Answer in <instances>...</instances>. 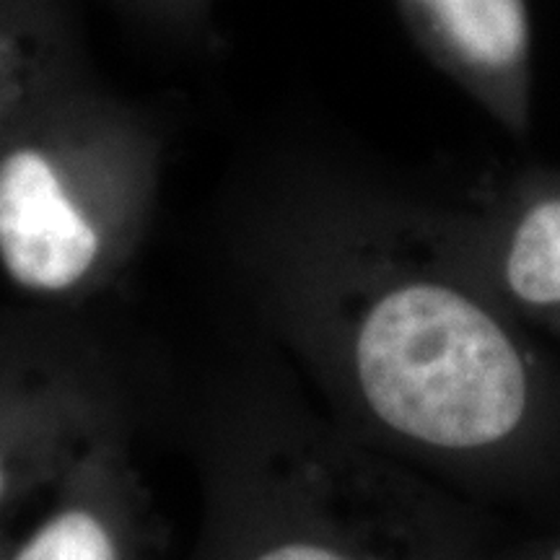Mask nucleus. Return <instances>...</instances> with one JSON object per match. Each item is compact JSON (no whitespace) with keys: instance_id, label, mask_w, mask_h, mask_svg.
I'll return each mask as SVG.
<instances>
[{"instance_id":"obj_8","label":"nucleus","mask_w":560,"mask_h":560,"mask_svg":"<svg viewBox=\"0 0 560 560\" xmlns=\"http://www.w3.org/2000/svg\"><path fill=\"white\" fill-rule=\"evenodd\" d=\"M257 560H353L342 552L325 548V545L317 542H285L278 545V548H270L262 552Z\"/></svg>"},{"instance_id":"obj_5","label":"nucleus","mask_w":560,"mask_h":560,"mask_svg":"<svg viewBox=\"0 0 560 560\" xmlns=\"http://www.w3.org/2000/svg\"><path fill=\"white\" fill-rule=\"evenodd\" d=\"M506 280L532 306H560V198L542 200L520 221L506 255Z\"/></svg>"},{"instance_id":"obj_6","label":"nucleus","mask_w":560,"mask_h":560,"mask_svg":"<svg viewBox=\"0 0 560 560\" xmlns=\"http://www.w3.org/2000/svg\"><path fill=\"white\" fill-rule=\"evenodd\" d=\"M140 32L187 47L213 45L215 0H107Z\"/></svg>"},{"instance_id":"obj_9","label":"nucleus","mask_w":560,"mask_h":560,"mask_svg":"<svg viewBox=\"0 0 560 560\" xmlns=\"http://www.w3.org/2000/svg\"><path fill=\"white\" fill-rule=\"evenodd\" d=\"M3 486H5V475H3V467H0V493H3Z\"/></svg>"},{"instance_id":"obj_7","label":"nucleus","mask_w":560,"mask_h":560,"mask_svg":"<svg viewBox=\"0 0 560 560\" xmlns=\"http://www.w3.org/2000/svg\"><path fill=\"white\" fill-rule=\"evenodd\" d=\"M16 560H117V550L100 516L70 509L47 522Z\"/></svg>"},{"instance_id":"obj_10","label":"nucleus","mask_w":560,"mask_h":560,"mask_svg":"<svg viewBox=\"0 0 560 560\" xmlns=\"http://www.w3.org/2000/svg\"><path fill=\"white\" fill-rule=\"evenodd\" d=\"M548 560H560V548H556V550H552L550 552V558Z\"/></svg>"},{"instance_id":"obj_2","label":"nucleus","mask_w":560,"mask_h":560,"mask_svg":"<svg viewBox=\"0 0 560 560\" xmlns=\"http://www.w3.org/2000/svg\"><path fill=\"white\" fill-rule=\"evenodd\" d=\"M75 91L73 159L60 143L11 145L0 153V260L16 283L34 291H68L102 255L100 210L91 208L86 172L107 130L100 102Z\"/></svg>"},{"instance_id":"obj_1","label":"nucleus","mask_w":560,"mask_h":560,"mask_svg":"<svg viewBox=\"0 0 560 560\" xmlns=\"http://www.w3.org/2000/svg\"><path fill=\"white\" fill-rule=\"evenodd\" d=\"M355 374L376 418L439 450L495 444L527 410V371L506 330L441 283H405L371 306Z\"/></svg>"},{"instance_id":"obj_4","label":"nucleus","mask_w":560,"mask_h":560,"mask_svg":"<svg viewBox=\"0 0 560 560\" xmlns=\"http://www.w3.org/2000/svg\"><path fill=\"white\" fill-rule=\"evenodd\" d=\"M441 58L478 79L522 68L529 47L524 0H400Z\"/></svg>"},{"instance_id":"obj_3","label":"nucleus","mask_w":560,"mask_h":560,"mask_svg":"<svg viewBox=\"0 0 560 560\" xmlns=\"http://www.w3.org/2000/svg\"><path fill=\"white\" fill-rule=\"evenodd\" d=\"M79 0H0V128L83 81Z\"/></svg>"}]
</instances>
